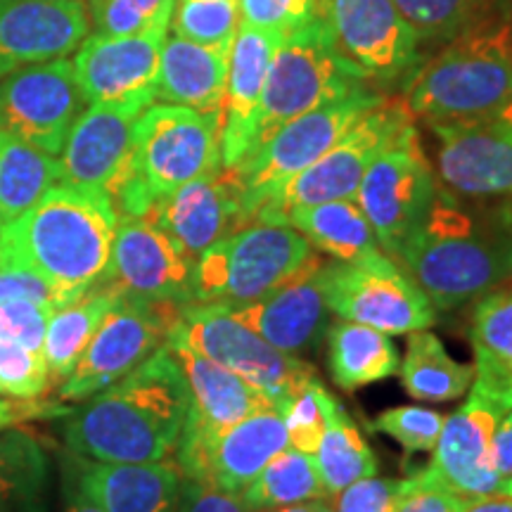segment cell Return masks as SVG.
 <instances>
[{"label":"cell","instance_id":"db71d44e","mask_svg":"<svg viewBox=\"0 0 512 512\" xmlns=\"http://www.w3.org/2000/svg\"><path fill=\"white\" fill-rule=\"evenodd\" d=\"M328 498L323 501H306V503H294V505H280V508H266V510H252V512H318L320 505H323Z\"/></svg>","mask_w":512,"mask_h":512},{"label":"cell","instance_id":"60d3db41","mask_svg":"<svg viewBox=\"0 0 512 512\" xmlns=\"http://www.w3.org/2000/svg\"><path fill=\"white\" fill-rule=\"evenodd\" d=\"M332 403H335V396L320 384L318 377L306 384L302 392L287 403L280 413H283L287 439H290L292 448L309 453V456L318 451L325 425H328Z\"/></svg>","mask_w":512,"mask_h":512},{"label":"cell","instance_id":"9a60e30c","mask_svg":"<svg viewBox=\"0 0 512 512\" xmlns=\"http://www.w3.org/2000/svg\"><path fill=\"white\" fill-rule=\"evenodd\" d=\"M83 105L72 60L31 64L0 79V133L60 157Z\"/></svg>","mask_w":512,"mask_h":512},{"label":"cell","instance_id":"603a6c76","mask_svg":"<svg viewBox=\"0 0 512 512\" xmlns=\"http://www.w3.org/2000/svg\"><path fill=\"white\" fill-rule=\"evenodd\" d=\"M83 0H0V79L72 55L88 38Z\"/></svg>","mask_w":512,"mask_h":512},{"label":"cell","instance_id":"ee69618b","mask_svg":"<svg viewBox=\"0 0 512 512\" xmlns=\"http://www.w3.org/2000/svg\"><path fill=\"white\" fill-rule=\"evenodd\" d=\"M12 299L41 304L50 311H57L64 304L74 302V299L64 297L60 290H55L36 271H31V268L19 264V261H12L8 256L0 254V304L12 302Z\"/></svg>","mask_w":512,"mask_h":512},{"label":"cell","instance_id":"c3c4849f","mask_svg":"<svg viewBox=\"0 0 512 512\" xmlns=\"http://www.w3.org/2000/svg\"><path fill=\"white\" fill-rule=\"evenodd\" d=\"M176 512H247V508L242 505L240 496L192 482V479H183L181 501H178Z\"/></svg>","mask_w":512,"mask_h":512},{"label":"cell","instance_id":"52a82bcc","mask_svg":"<svg viewBox=\"0 0 512 512\" xmlns=\"http://www.w3.org/2000/svg\"><path fill=\"white\" fill-rule=\"evenodd\" d=\"M316 252L285 223H247L197 256L192 302L238 306L264 297Z\"/></svg>","mask_w":512,"mask_h":512},{"label":"cell","instance_id":"ba28073f","mask_svg":"<svg viewBox=\"0 0 512 512\" xmlns=\"http://www.w3.org/2000/svg\"><path fill=\"white\" fill-rule=\"evenodd\" d=\"M382 100V95L363 88L347 98L328 102L318 110L287 121L254 152H249L235 166V174L242 185L247 221L254 223L256 211L264 207L275 192L304 169H309L313 162H318L351 126L358 124Z\"/></svg>","mask_w":512,"mask_h":512},{"label":"cell","instance_id":"4316f807","mask_svg":"<svg viewBox=\"0 0 512 512\" xmlns=\"http://www.w3.org/2000/svg\"><path fill=\"white\" fill-rule=\"evenodd\" d=\"M285 36L249 27L240 22L233 48L228 55L226 100H223L221 159L223 169H235L249 155L254 119L259 112L261 93L268 67Z\"/></svg>","mask_w":512,"mask_h":512},{"label":"cell","instance_id":"f907efd6","mask_svg":"<svg viewBox=\"0 0 512 512\" xmlns=\"http://www.w3.org/2000/svg\"><path fill=\"white\" fill-rule=\"evenodd\" d=\"M463 512H512V496L498 491V494L472 498L465 503Z\"/></svg>","mask_w":512,"mask_h":512},{"label":"cell","instance_id":"8992f818","mask_svg":"<svg viewBox=\"0 0 512 512\" xmlns=\"http://www.w3.org/2000/svg\"><path fill=\"white\" fill-rule=\"evenodd\" d=\"M363 81L366 79L339 55L323 19L313 15L275 48L254 119L249 152H254L287 121L363 91Z\"/></svg>","mask_w":512,"mask_h":512},{"label":"cell","instance_id":"b9f144b4","mask_svg":"<svg viewBox=\"0 0 512 512\" xmlns=\"http://www.w3.org/2000/svg\"><path fill=\"white\" fill-rule=\"evenodd\" d=\"M444 415L422 406L389 408L370 422V430L387 434L406 451H434L444 427Z\"/></svg>","mask_w":512,"mask_h":512},{"label":"cell","instance_id":"5b68a950","mask_svg":"<svg viewBox=\"0 0 512 512\" xmlns=\"http://www.w3.org/2000/svg\"><path fill=\"white\" fill-rule=\"evenodd\" d=\"M219 114L183 105H150L140 112L128 176L112 197L121 216H147L159 200L211 171L221 159Z\"/></svg>","mask_w":512,"mask_h":512},{"label":"cell","instance_id":"83f0119b","mask_svg":"<svg viewBox=\"0 0 512 512\" xmlns=\"http://www.w3.org/2000/svg\"><path fill=\"white\" fill-rule=\"evenodd\" d=\"M230 50L166 36L157 76V100L223 119Z\"/></svg>","mask_w":512,"mask_h":512},{"label":"cell","instance_id":"680465c9","mask_svg":"<svg viewBox=\"0 0 512 512\" xmlns=\"http://www.w3.org/2000/svg\"><path fill=\"white\" fill-rule=\"evenodd\" d=\"M0 432H3V430H0Z\"/></svg>","mask_w":512,"mask_h":512},{"label":"cell","instance_id":"836d02e7","mask_svg":"<svg viewBox=\"0 0 512 512\" xmlns=\"http://www.w3.org/2000/svg\"><path fill=\"white\" fill-rule=\"evenodd\" d=\"M320 482L330 498L358 479L375 477L377 458L347 408L335 399L318 451L313 453Z\"/></svg>","mask_w":512,"mask_h":512},{"label":"cell","instance_id":"3957f363","mask_svg":"<svg viewBox=\"0 0 512 512\" xmlns=\"http://www.w3.org/2000/svg\"><path fill=\"white\" fill-rule=\"evenodd\" d=\"M117 226L119 211L107 192L60 181L0 228V254L76 299L105 275Z\"/></svg>","mask_w":512,"mask_h":512},{"label":"cell","instance_id":"ffe728a7","mask_svg":"<svg viewBox=\"0 0 512 512\" xmlns=\"http://www.w3.org/2000/svg\"><path fill=\"white\" fill-rule=\"evenodd\" d=\"M439 176L456 197H512V121H434Z\"/></svg>","mask_w":512,"mask_h":512},{"label":"cell","instance_id":"f35d334b","mask_svg":"<svg viewBox=\"0 0 512 512\" xmlns=\"http://www.w3.org/2000/svg\"><path fill=\"white\" fill-rule=\"evenodd\" d=\"M176 0H91V19L95 34L133 36L171 24Z\"/></svg>","mask_w":512,"mask_h":512},{"label":"cell","instance_id":"d4e9b609","mask_svg":"<svg viewBox=\"0 0 512 512\" xmlns=\"http://www.w3.org/2000/svg\"><path fill=\"white\" fill-rule=\"evenodd\" d=\"M164 347L176 358L178 368L185 377L190 394L188 418H185L181 439L195 441L214 437L235 422L245 420L247 415L264 408H273L271 399L264 392L242 380L240 375L230 373L211 358L202 356L178 337H166Z\"/></svg>","mask_w":512,"mask_h":512},{"label":"cell","instance_id":"8fae6325","mask_svg":"<svg viewBox=\"0 0 512 512\" xmlns=\"http://www.w3.org/2000/svg\"><path fill=\"white\" fill-rule=\"evenodd\" d=\"M413 124L406 102L387 100L373 107L354 124L309 169L287 181L264 207L256 211L254 223H283L294 207L330 200H356V190L370 164Z\"/></svg>","mask_w":512,"mask_h":512},{"label":"cell","instance_id":"4fadbf2b","mask_svg":"<svg viewBox=\"0 0 512 512\" xmlns=\"http://www.w3.org/2000/svg\"><path fill=\"white\" fill-rule=\"evenodd\" d=\"M508 411L512 384L475 375L467 401L444 420L430 472L465 501L501 491L491 448L498 420Z\"/></svg>","mask_w":512,"mask_h":512},{"label":"cell","instance_id":"816d5d0a","mask_svg":"<svg viewBox=\"0 0 512 512\" xmlns=\"http://www.w3.org/2000/svg\"><path fill=\"white\" fill-rule=\"evenodd\" d=\"M19 503V491L15 479H12L8 465L0 458V512H10V508Z\"/></svg>","mask_w":512,"mask_h":512},{"label":"cell","instance_id":"d6986e66","mask_svg":"<svg viewBox=\"0 0 512 512\" xmlns=\"http://www.w3.org/2000/svg\"><path fill=\"white\" fill-rule=\"evenodd\" d=\"M169 27L157 24L133 36H88L72 60L88 105L150 107L157 100L159 60Z\"/></svg>","mask_w":512,"mask_h":512},{"label":"cell","instance_id":"30bf717a","mask_svg":"<svg viewBox=\"0 0 512 512\" xmlns=\"http://www.w3.org/2000/svg\"><path fill=\"white\" fill-rule=\"evenodd\" d=\"M323 287L330 313L384 335H411L437 320V309L413 275L382 249L349 261H325Z\"/></svg>","mask_w":512,"mask_h":512},{"label":"cell","instance_id":"484cf974","mask_svg":"<svg viewBox=\"0 0 512 512\" xmlns=\"http://www.w3.org/2000/svg\"><path fill=\"white\" fill-rule=\"evenodd\" d=\"M76 489L102 512H176L183 475L169 460L100 463L72 456Z\"/></svg>","mask_w":512,"mask_h":512},{"label":"cell","instance_id":"4dcf8cb0","mask_svg":"<svg viewBox=\"0 0 512 512\" xmlns=\"http://www.w3.org/2000/svg\"><path fill=\"white\" fill-rule=\"evenodd\" d=\"M283 223L292 226L311 247L335 261H349L380 249L375 230L356 200H330L294 207L287 211Z\"/></svg>","mask_w":512,"mask_h":512},{"label":"cell","instance_id":"5bb4252c","mask_svg":"<svg viewBox=\"0 0 512 512\" xmlns=\"http://www.w3.org/2000/svg\"><path fill=\"white\" fill-rule=\"evenodd\" d=\"M439 183L415 124L370 164L356 190V202L373 226L377 242L389 256L399 254L430 211Z\"/></svg>","mask_w":512,"mask_h":512},{"label":"cell","instance_id":"74e56055","mask_svg":"<svg viewBox=\"0 0 512 512\" xmlns=\"http://www.w3.org/2000/svg\"><path fill=\"white\" fill-rule=\"evenodd\" d=\"M472 347L512 370V287H496L477 299L470 323Z\"/></svg>","mask_w":512,"mask_h":512},{"label":"cell","instance_id":"7c38bea8","mask_svg":"<svg viewBox=\"0 0 512 512\" xmlns=\"http://www.w3.org/2000/svg\"><path fill=\"white\" fill-rule=\"evenodd\" d=\"M185 304L121 297L102 318L72 375L60 384L62 401H86L138 368L164 347Z\"/></svg>","mask_w":512,"mask_h":512},{"label":"cell","instance_id":"d590c367","mask_svg":"<svg viewBox=\"0 0 512 512\" xmlns=\"http://www.w3.org/2000/svg\"><path fill=\"white\" fill-rule=\"evenodd\" d=\"M418 41H453L482 22L489 0H394Z\"/></svg>","mask_w":512,"mask_h":512},{"label":"cell","instance_id":"2e32d148","mask_svg":"<svg viewBox=\"0 0 512 512\" xmlns=\"http://www.w3.org/2000/svg\"><path fill=\"white\" fill-rule=\"evenodd\" d=\"M316 15L363 79L392 81L418 62V36L394 0H316Z\"/></svg>","mask_w":512,"mask_h":512},{"label":"cell","instance_id":"f1b7e54d","mask_svg":"<svg viewBox=\"0 0 512 512\" xmlns=\"http://www.w3.org/2000/svg\"><path fill=\"white\" fill-rule=\"evenodd\" d=\"M328 366L339 389L356 392L399 373L401 358L389 335L339 318L328 330Z\"/></svg>","mask_w":512,"mask_h":512},{"label":"cell","instance_id":"e0dca14e","mask_svg":"<svg viewBox=\"0 0 512 512\" xmlns=\"http://www.w3.org/2000/svg\"><path fill=\"white\" fill-rule=\"evenodd\" d=\"M195 261L147 216H121L102 283L124 297L192 304Z\"/></svg>","mask_w":512,"mask_h":512},{"label":"cell","instance_id":"1f68e13d","mask_svg":"<svg viewBox=\"0 0 512 512\" xmlns=\"http://www.w3.org/2000/svg\"><path fill=\"white\" fill-rule=\"evenodd\" d=\"M60 181V159L0 133V228L27 214Z\"/></svg>","mask_w":512,"mask_h":512},{"label":"cell","instance_id":"7dc6e473","mask_svg":"<svg viewBox=\"0 0 512 512\" xmlns=\"http://www.w3.org/2000/svg\"><path fill=\"white\" fill-rule=\"evenodd\" d=\"M399 494L401 482L396 479L366 477L339 491L332 508L335 512H394Z\"/></svg>","mask_w":512,"mask_h":512},{"label":"cell","instance_id":"6da1fadb","mask_svg":"<svg viewBox=\"0 0 512 512\" xmlns=\"http://www.w3.org/2000/svg\"><path fill=\"white\" fill-rule=\"evenodd\" d=\"M188 408V384L162 347L76 408L64 422V444L72 456L100 463H159L176 456Z\"/></svg>","mask_w":512,"mask_h":512},{"label":"cell","instance_id":"9f6ffc18","mask_svg":"<svg viewBox=\"0 0 512 512\" xmlns=\"http://www.w3.org/2000/svg\"><path fill=\"white\" fill-rule=\"evenodd\" d=\"M501 494H508V496H512V477L508 479V482H503V484H501Z\"/></svg>","mask_w":512,"mask_h":512},{"label":"cell","instance_id":"6f0895ef","mask_svg":"<svg viewBox=\"0 0 512 512\" xmlns=\"http://www.w3.org/2000/svg\"><path fill=\"white\" fill-rule=\"evenodd\" d=\"M318 512H335V508H332V505H330V498H328V501H325L323 505H320Z\"/></svg>","mask_w":512,"mask_h":512},{"label":"cell","instance_id":"11a10c76","mask_svg":"<svg viewBox=\"0 0 512 512\" xmlns=\"http://www.w3.org/2000/svg\"><path fill=\"white\" fill-rule=\"evenodd\" d=\"M12 420H15V415H12V406L8 401L0 399V430H5Z\"/></svg>","mask_w":512,"mask_h":512},{"label":"cell","instance_id":"681fc988","mask_svg":"<svg viewBox=\"0 0 512 512\" xmlns=\"http://www.w3.org/2000/svg\"><path fill=\"white\" fill-rule=\"evenodd\" d=\"M494 467L501 484L512 477V411H508L498 420L494 432Z\"/></svg>","mask_w":512,"mask_h":512},{"label":"cell","instance_id":"44dd1931","mask_svg":"<svg viewBox=\"0 0 512 512\" xmlns=\"http://www.w3.org/2000/svg\"><path fill=\"white\" fill-rule=\"evenodd\" d=\"M323 264L313 254L292 278L254 302L228 306L230 316L264 337L275 349L299 356L316 351L328 332L330 306L323 287Z\"/></svg>","mask_w":512,"mask_h":512},{"label":"cell","instance_id":"d6a6232c","mask_svg":"<svg viewBox=\"0 0 512 512\" xmlns=\"http://www.w3.org/2000/svg\"><path fill=\"white\" fill-rule=\"evenodd\" d=\"M399 375L401 384L413 399L441 403L456 401L470 392L475 368L458 363L434 332L415 330L408 335Z\"/></svg>","mask_w":512,"mask_h":512},{"label":"cell","instance_id":"8d00e7d4","mask_svg":"<svg viewBox=\"0 0 512 512\" xmlns=\"http://www.w3.org/2000/svg\"><path fill=\"white\" fill-rule=\"evenodd\" d=\"M171 27L188 41L230 50L240 29V0H178Z\"/></svg>","mask_w":512,"mask_h":512},{"label":"cell","instance_id":"7a4b0ae2","mask_svg":"<svg viewBox=\"0 0 512 512\" xmlns=\"http://www.w3.org/2000/svg\"><path fill=\"white\" fill-rule=\"evenodd\" d=\"M396 261L406 266L434 309L453 311L512 278V219L465 209L456 195L439 188Z\"/></svg>","mask_w":512,"mask_h":512},{"label":"cell","instance_id":"e575fe53","mask_svg":"<svg viewBox=\"0 0 512 512\" xmlns=\"http://www.w3.org/2000/svg\"><path fill=\"white\" fill-rule=\"evenodd\" d=\"M330 498L320 482L316 460L309 453L287 446L278 456L268 460L264 470L256 475L252 484L240 494V501L247 512L280 508L306 501H323Z\"/></svg>","mask_w":512,"mask_h":512},{"label":"cell","instance_id":"f6af8a7d","mask_svg":"<svg viewBox=\"0 0 512 512\" xmlns=\"http://www.w3.org/2000/svg\"><path fill=\"white\" fill-rule=\"evenodd\" d=\"M465 498L453 494L432 475L430 467L403 479L394 512H463Z\"/></svg>","mask_w":512,"mask_h":512},{"label":"cell","instance_id":"f5cc1de1","mask_svg":"<svg viewBox=\"0 0 512 512\" xmlns=\"http://www.w3.org/2000/svg\"><path fill=\"white\" fill-rule=\"evenodd\" d=\"M67 512H102L98 505H93L72 482H67Z\"/></svg>","mask_w":512,"mask_h":512},{"label":"cell","instance_id":"7bdbcfd3","mask_svg":"<svg viewBox=\"0 0 512 512\" xmlns=\"http://www.w3.org/2000/svg\"><path fill=\"white\" fill-rule=\"evenodd\" d=\"M316 15V0H240V22L287 36Z\"/></svg>","mask_w":512,"mask_h":512},{"label":"cell","instance_id":"7402d4cb","mask_svg":"<svg viewBox=\"0 0 512 512\" xmlns=\"http://www.w3.org/2000/svg\"><path fill=\"white\" fill-rule=\"evenodd\" d=\"M143 110L140 105H88L64 140L62 183L117 195L131 169L136 121Z\"/></svg>","mask_w":512,"mask_h":512},{"label":"cell","instance_id":"f546056e","mask_svg":"<svg viewBox=\"0 0 512 512\" xmlns=\"http://www.w3.org/2000/svg\"><path fill=\"white\" fill-rule=\"evenodd\" d=\"M119 297L121 294L114 287L100 280L91 290L79 294L74 302L50 313L46 344H43V358H46L50 382L62 384L72 375L95 330L100 328L102 318L110 313Z\"/></svg>","mask_w":512,"mask_h":512},{"label":"cell","instance_id":"ab89813d","mask_svg":"<svg viewBox=\"0 0 512 512\" xmlns=\"http://www.w3.org/2000/svg\"><path fill=\"white\" fill-rule=\"evenodd\" d=\"M50 387L43 354L24 347L0 325V394L15 399H38Z\"/></svg>","mask_w":512,"mask_h":512},{"label":"cell","instance_id":"bcb514c9","mask_svg":"<svg viewBox=\"0 0 512 512\" xmlns=\"http://www.w3.org/2000/svg\"><path fill=\"white\" fill-rule=\"evenodd\" d=\"M50 309L24 299H12V302L0 304V325L10 332L12 337L19 339L24 347H29L36 354H43L46 344Z\"/></svg>","mask_w":512,"mask_h":512},{"label":"cell","instance_id":"ac0fdd59","mask_svg":"<svg viewBox=\"0 0 512 512\" xmlns=\"http://www.w3.org/2000/svg\"><path fill=\"white\" fill-rule=\"evenodd\" d=\"M287 446L290 439L283 413L264 408L214 437L178 441L176 465L183 479L240 496L268 460Z\"/></svg>","mask_w":512,"mask_h":512},{"label":"cell","instance_id":"cb8c5ba5","mask_svg":"<svg viewBox=\"0 0 512 512\" xmlns=\"http://www.w3.org/2000/svg\"><path fill=\"white\" fill-rule=\"evenodd\" d=\"M147 219L166 230L192 259L249 223L240 178L235 169L223 166L159 200Z\"/></svg>","mask_w":512,"mask_h":512},{"label":"cell","instance_id":"9c48e42d","mask_svg":"<svg viewBox=\"0 0 512 512\" xmlns=\"http://www.w3.org/2000/svg\"><path fill=\"white\" fill-rule=\"evenodd\" d=\"M169 335L264 392L275 411H283L306 384L316 380L309 363L275 349L245 323L230 316L223 304H185Z\"/></svg>","mask_w":512,"mask_h":512},{"label":"cell","instance_id":"277c9868","mask_svg":"<svg viewBox=\"0 0 512 512\" xmlns=\"http://www.w3.org/2000/svg\"><path fill=\"white\" fill-rule=\"evenodd\" d=\"M512 102V22L482 19L420 69L406 107L427 124L501 117Z\"/></svg>","mask_w":512,"mask_h":512}]
</instances>
